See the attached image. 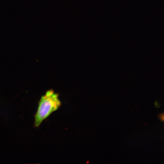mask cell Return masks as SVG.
<instances>
[{
  "mask_svg": "<svg viewBox=\"0 0 164 164\" xmlns=\"http://www.w3.org/2000/svg\"><path fill=\"white\" fill-rule=\"evenodd\" d=\"M61 105L59 95L53 90L48 91L42 96L35 115L34 126L38 128L42 122Z\"/></svg>",
  "mask_w": 164,
  "mask_h": 164,
  "instance_id": "6da1fadb",
  "label": "cell"
},
{
  "mask_svg": "<svg viewBox=\"0 0 164 164\" xmlns=\"http://www.w3.org/2000/svg\"><path fill=\"white\" fill-rule=\"evenodd\" d=\"M159 118L162 121H163L164 120V114H161L159 115Z\"/></svg>",
  "mask_w": 164,
  "mask_h": 164,
  "instance_id": "7a4b0ae2",
  "label": "cell"
},
{
  "mask_svg": "<svg viewBox=\"0 0 164 164\" xmlns=\"http://www.w3.org/2000/svg\"><path fill=\"white\" fill-rule=\"evenodd\" d=\"M154 104L156 108H159V106H160V105H159V104L158 102V101H155L154 102Z\"/></svg>",
  "mask_w": 164,
  "mask_h": 164,
  "instance_id": "3957f363",
  "label": "cell"
}]
</instances>
